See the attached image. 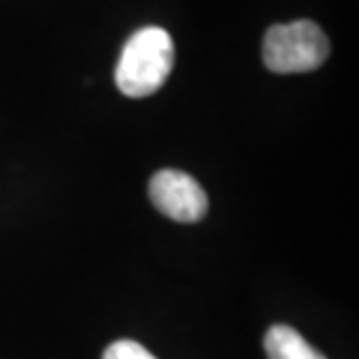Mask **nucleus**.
Listing matches in <instances>:
<instances>
[{
	"instance_id": "obj_1",
	"label": "nucleus",
	"mask_w": 359,
	"mask_h": 359,
	"mask_svg": "<svg viewBox=\"0 0 359 359\" xmlns=\"http://www.w3.org/2000/svg\"><path fill=\"white\" fill-rule=\"evenodd\" d=\"M175 63V45L163 28L147 26L133 33L117 63L119 91L128 98H147L166 84Z\"/></svg>"
},
{
	"instance_id": "obj_2",
	"label": "nucleus",
	"mask_w": 359,
	"mask_h": 359,
	"mask_svg": "<svg viewBox=\"0 0 359 359\" xmlns=\"http://www.w3.org/2000/svg\"><path fill=\"white\" fill-rule=\"evenodd\" d=\"M329 52L332 47L325 31L308 19L271 26L262 47L266 68L278 75L311 73L329 59Z\"/></svg>"
},
{
	"instance_id": "obj_3",
	"label": "nucleus",
	"mask_w": 359,
	"mask_h": 359,
	"mask_svg": "<svg viewBox=\"0 0 359 359\" xmlns=\"http://www.w3.org/2000/svg\"><path fill=\"white\" fill-rule=\"evenodd\" d=\"M149 201L166 217L191 224L205 217L208 196L196 180L182 170H159L149 180Z\"/></svg>"
},
{
	"instance_id": "obj_4",
	"label": "nucleus",
	"mask_w": 359,
	"mask_h": 359,
	"mask_svg": "<svg viewBox=\"0 0 359 359\" xmlns=\"http://www.w3.org/2000/svg\"><path fill=\"white\" fill-rule=\"evenodd\" d=\"M264 350L269 359H327L320 350H315L297 329L287 325H276L266 332Z\"/></svg>"
},
{
	"instance_id": "obj_5",
	"label": "nucleus",
	"mask_w": 359,
	"mask_h": 359,
	"mask_svg": "<svg viewBox=\"0 0 359 359\" xmlns=\"http://www.w3.org/2000/svg\"><path fill=\"white\" fill-rule=\"evenodd\" d=\"M103 359H156L145 346L135 341H114L110 348L105 350Z\"/></svg>"
}]
</instances>
